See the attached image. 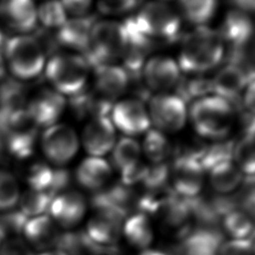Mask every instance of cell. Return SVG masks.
I'll return each mask as SVG.
<instances>
[{"mask_svg":"<svg viewBox=\"0 0 255 255\" xmlns=\"http://www.w3.org/2000/svg\"><path fill=\"white\" fill-rule=\"evenodd\" d=\"M125 214L115 207H97L87 222V238L98 247L109 248L115 245L122 235Z\"/></svg>","mask_w":255,"mask_h":255,"instance_id":"11","label":"cell"},{"mask_svg":"<svg viewBox=\"0 0 255 255\" xmlns=\"http://www.w3.org/2000/svg\"><path fill=\"white\" fill-rule=\"evenodd\" d=\"M252 249H253V255H255V240L252 242Z\"/></svg>","mask_w":255,"mask_h":255,"instance_id":"51","label":"cell"},{"mask_svg":"<svg viewBox=\"0 0 255 255\" xmlns=\"http://www.w3.org/2000/svg\"><path fill=\"white\" fill-rule=\"evenodd\" d=\"M141 0H98L100 13L108 16H118L129 13L139 6Z\"/></svg>","mask_w":255,"mask_h":255,"instance_id":"40","label":"cell"},{"mask_svg":"<svg viewBox=\"0 0 255 255\" xmlns=\"http://www.w3.org/2000/svg\"><path fill=\"white\" fill-rule=\"evenodd\" d=\"M205 170L197 158L177 155L169 167L168 181L176 196L185 200L195 199L204 184Z\"/></svg>","mask_w":255,"mask_h":255,"instance_id":"8","label":"cell"},{"mask_svg":"<svg viewBox=\"0 0 255 255\" xmlns=\"http://www.w3.org/2000/svg\"><path fill=\"white\" fill-rule=\"evenodd\" d=\"M150 125L163 133H174L181 130L187 121L186 103L177 95L158 93L148 101Z\"/></svg>","mask_w":255,"mask_h":255,"instance_id":"7","label":"cell"},{"mask_svg":"<svg viewBox=\"0 0 255 255\" xmlns=\"http://www.w3.org/2000/svg\"><path fill=\"white\" fill-rule=\"evenodd\" d=\"M133 20L138 30L153 42L170 43L180 38L181 18L164 2L154 0L144 3L133 16Z\"/></svg>","mask_w":255,"mask_h":255,"instance_id":"4","label":"cell"},{"mask_svg":"<svg viewBox=\"0 0 255 255\" xmlns=\"http://www.w3.org/2000/svg\"><path fill=\"white\" fill-rule=\"evenodd\" d=\"M38 255H70L67 251L59 249V248H54V249H50L47 251H43L41 253H39Z\"/></svg>","mask_w":255,"mask_h":255,"instance_id":"47","label":"cell"},{"mask_svg":"<svg viewBox=\"0 0 255 255\" xmlns=\"http://www.w3.org/2000/svg\"><path fill=\"white\" fill-rule=\"evenodd\" d=\"M232 161L243 175L255 177V132L243 133L234 142Z\"/></svg>","mask_w":255,"mask_h":255,"instance_id":"29","label":"cell"},{"mask_svg":"<svg viewBox=\"0 0 255 255\" xmlns=\"http://www.w3.org/2000/svg\"><path fill=\"white\" fill-rule=\"evenodd\" d=\"M125 42L126 30L123 22L97 20L91 30L89 45L82 56L93 69L112 64L121 58Z\"/></svg>","mask_w":255,"mask_h":255,"instance_id":"3","label":"cell"},{"mask_svg":"<svg viewBox=\"0 0 255 255\" xmlns=\"http://www.w3.org/2000/svg\"><path fill=\"white\" fill-rule=\"evenodd\" d=\"M20 194L16 177L11 172L0 169V211L13 209L18 204Z\"/></svg>","mask_w":255,"mask_h":255,"instance_id":"38","label":"cell"},{"mask_svg":"<svg viewBox=\"0 0 255 255\" xmlns=\"http://www.w3.org/2000/svg\"><path fill=\"white\" fill-rule=\"evenodd\" d=\"M75 176L82 187L100 191L112 177V166L103 157L89 156L78 165Z\"/></svg>","mask_w":255,"mask_h":255,"instance_id":"25","label":"cell"},{"mask_svg":"<svg viewBox=\"0 0 255 255\" xmlns=\"http://www.w3.org/2000/svg\"><path fill=\"white\" fill-rule=\"evenodd\" d=\"M218 33L222 41L228 43L231 48L243 47L254 38V18L243 10L231 9L225 14Z\"/></svg>","mask_w":255,"mask_h":255,"instance_id":"19","label":"cell"},{"mask_svg":"<svg viewBox=\"0 0 255 255\" xmlns=\"http://www.w3.org/2000/svg\"><path fill=\"white\" fill-rule=\"evenodd\" d=\"M3 41H4V33H3V30H2L1 25H0V47L2 46Z\"/></svg>","mask_w":255,"mask_h":255,"instance_id":"50","label":"cell"},{"mask_svg":"<svg viewBox=\"0 0 255 255\" xmlns=\"http://www.w3.org/2000/svg\"><path fill=\"white\" fill-rule=\"evenodd\" d=\"M25 88L17 80L8 79L0 84V109L14 114L25 109Z\"/></svg>","mask_w":255,"mask_h":255,"instance_id":"34","label":"cell"},{"mask_svg":"<svg viewBox=\"0 0 255 255\" xmlns=\"http://www.w3.org/2000/svg\"><path fill=\"white\" fill-rule=\"evenodd\" d=\"M156 1H160V2H165V1H169V0H156Z\"/></svg>","mask_w":255,"mask_h":255,"instance_id":"52","label":"cell"},{"mask_svg":"<svg viewBox=\"0 0 255 255\" xmlns=\"http://www.w3.org/2000/svg\"><path fill=\"white\" fill-rule=\"evenodd\" d=\"M65 97L54 89L43 88L26 104V112L38 128L56 124L66 107Z\"/></svg>","mask_w":255,"mask_h":255,"instance_id":"17","label":"cell"},{"mask_svg":"<svg viewBox=\"0 0 255 255\" xmlns=\"http://www.w3.org/2000/svg\"><path fill=\"white\" fill-rule=\"evenodd\" d=\"M140 156L141 146L132 137L123 136L116 141L112 149V163L121 173L123 184L128 186L141 181L145 165Z\"/></svg>","mask_w":255,"mask_h":255,"instance_id":"12","label":"cell"},{"mask_svg":"<svg viewBox=\"0 0 255 255\" xmlns=\"http://www.w3.org/2000/svg\"><path fill=\"white\" fill-rule=\"evenodd\" d=\"M0 244H1V240H0Z\"/></svg>","mask_w":255,"mask_h":255,"instance_id":"53","label":"cell"},{"mask_svg":"<svg viewBox=\"0 0 255 255\" xmlns=\"http://www.w3.org/2000/svg\"><path fill=\"white\" fill-rule=\"evenodd\" d=\"M141 146V153L151 163H162L172 153V144L165 133L149 128L144 135Z\"/></svg>","mask_w":255,"mask_h":255,"instance_id":"30","label":"cell"},{"mask_svg":"<svg viewBox=\"0 0 255 255\" xmlns=\"http://www.w3.org/2000/svg\"><path fill=\"white\" fill-rule=\"evenodd\" d=\"M247 83L248 79L244 72L236 65L228 63L211 79V90L213 95L232 104L242 96Z\"/></svg>","mask_w":255,"mask_h":255,"instance_id":"24","label":"cell"},{"mask_svg":"<svg viewBox=\"0 0 255 255\" xmlns=\"http://www.w3.org/2000/svg\"><path fill=\"white\" fill-rule=\"evenodd\" d=\"M188 77H180L175 86L176 94L185 103H192L202 97L210 95L211 79L201 76L202 74H187Z\"/></svg>","mask_w":255,"mask_h":255,"instance_id":"32","label":"cell"},{"mask_svg":"<svg viewBox=\"0 0 255 255\" xmlns=\"http://www.w3.org/2000/svg\"><path fill=\"white\" fill-rule=\"evenodd\" d=\"M89 71L90 66L82 55L56 54L48 61L45 75L54 90L73 96L86 88Z\"/></svg>","mask_w":255,"mask_h":255,"instance_id":"5","label":"cell"},{"mask_svg":"<svg viewBox=\"0 0 255 255\" xmlns=\"http://www.w3.org/2000/svg\"><path fill=\"white\" fill-rule=\"evenodd\" d=\"M184 18L198 26H205L214 16L217 0H178Z\"/></svg>","mask_w":255,"mask_h":255,"instance_id":"33","label":"cell"},{"mask_svg":"<svg viewBox=\"0 0 255 255\" xmlns=\"http://www.w3.org/2000/svg\"><path fill=\"white\" fill-rule=\"evenodd\" d=\"M234 106L216 95H207L191 103L188 117L196 133L212 140L225 139L235 124Z\"/></svg>","mask_w":255,"mask_h":255,"instance_id":"2","label":"cell"},{"mask_svg":"<svg viewBox=\"0 0 255 255\" xmlns=\"http://www.w3.org/2000/svg\"><path fill=\"white\" fill-rule=\"evenodd\" d=\"M28 218L18 209L13 211H0V240L18 237L22 232Z\"/></svg>","mask_w":255,"mask_h":255,"instance_id":"39","label":"cell"},{"mask_svg":"<svg viewBox=\"0 0 255 255\" xmlns=\"http://www.w3.org/2000/svg\"><path fill=\"white\" fill-rule=\"evenodd\" d=\"M79 137L72 127L55 124L48 127L41 136V147L46 158L62 166L73 159L79 149Z\"/></svg>","mask_w":255,"mask_h":255,"instance_id":"10","label":"cell"},{"mask_svg":"<svg viewBox=\"0 0 255 255\" xmlns=\"http://www.w3.org/2000/svg\"><path fill=\"white\" fill-rule=\"evenodd\" d=\"M177 62L171 57L156 55L149 57L141 70V78L151 92L167 93L175 88L181 74Z\"/></svg>","mask_w":255,"mask_h":255,"instance_id":"15","label":"cell"},{"mask_svg":"<svg viewBox=\"0 0 255 255\" xmlns=\"http://www.w3.org/2000/svg\"><path fill=\"white\" fill-rule=\"evenodd\" d=\"M208 172L211 187L221 194L234 191L241 184L244 176L232 160L219 163Z\"/></svg>","mask_w":255,"mask_h":255,"instance_id":"28","label":"cell"},{"mask_svg":"<svg viewBox=\"0 0 255 255\" xmlns=\"http://www.w3.org/2000/svg\"><path fill=\"white\" fill-rule=\"evenodd\" d=\"M6 75V63L2 55L0 54V81L4 79Z\"/></svg>","mask_w":255,"mask_h":255,"instance_id":"49","label":"cell"},{"mask_svg":"<svg viewBox=\"0 0 255 255\" xmlns=\"http://www.w3.org/2000/svg\"><path fill=\"white\" fill-rule=\"evenodd\" d=\"M97 21L94 15L73 17L56 32L60 46L84 53L89 45L91 30Z\"/></svg>","mask_w":255,"mask_h":255,"instance_id":"23","label":"cell"},{"mask_svg":"<svg viewBox=\"0 0 255 255\" xmlns=\"http://www.w3.org/2000/svg\"><path fill=\"white\" fill-rule=\"evenodd\" d=\"M122 235L132 247L147 249L153 241V229L149 217L143 212L128 216L123 223Z\"/></svg>","mask_w":255,"mask_h":255,"instance_id":"26","label":"cell"},{"mask_svg":"<svg viewBox=\"0 0 255 255\" xmlns=\"http://www.w3.org/2000/svg\"><path fill=\"white\" fill-rule=\"evenodd\" d=\"M0 255H34L30 245L20 236L1 241Z\"/></svg>","mask_w":255,"mask_h":255,"instance_id":"43","label":"cell"},{"mask_svg":"<svg viewBox=\"0 0 255 255\" xmlns=\"http://www.w3.org/2000/svg\"><path fill=\"white\" fill-rule=\"evenodd\" d=\"M82 143L90 156L102 157L116 143V128L109 117L91 119L82 132Z\"/></svg>","mask_w":255,"mask_h":255,"instance_id":"18","label":"cell"},{"mask_svg":"<svg viewBox=\"0 0 255 255\" xmlns=\"http://www.w3.org/2000/svg\"><path fill=\"white\" fill-rule=\"evenodd\" d=\"M22 234L31 248L39 249L41 252L58 248L62 237L59 226L46 214L28 218Z\"/></svg>","mask_w":255,"mask_h":255,"instance_id":"20","label":"cell"},{"mask_svg":"<svg viewBox=\"0 0 255 255\" xmlns=\"http://www.w3.org/2000/svg\"><path fill=\"white\" fill-rule=\"evenodd\" d=\"M234 141L229 139L214 140L210 145H205L200 157L199 162L205 171L210 170L215 165L232 160Z\"/></svg>","mask_w":255,"mask_h":255,"instance_id":"36","label":"cell"},{"mask_svg":"<svg viewBox=\"0 0 255 255\" xmlns=\"http://www.w3.org/2000/svg\"><path fill=\"white\" fill-rule=\"evenodd\" d=\"M4 60L11 73L19 80H31L40 75L45 65V54L37 41L29 35L10 38L4 48Z\"/></svg>","mask_w":255,"mask_h":255,"instance_id":"6","label":"cell"},{"mask_svg":"<svg viewBox=\"0 0 255 255\" xmlns=\"http://www.w3.org/2000/svg\"><path fill=\"white\" fill-rule=\"evenodd\" d=\"M37 19L42 27L47 29H59L67 18V12L60 0H46L37 8Z\"/></svg>","mask_w":255,"mask_h":255,"instance_id":"37","label":"cell"},{"mask_svg":"<svg viewBox=\"0 0 255 255\" xmlns=\"http://www.w3.org/2000/svg\"><path fill=\"white\" fill-rule=\"evenodd\" d=\"M241 102L246 112L255 117V78L248 81L242 93Z\"/></svg>","mask_w":255,"mask_h":255,"instance_id":"45","label":"cell"},{"mask_svg":"<svg viewBox=\"0 0 255 255\" xmlns=\"http://www.w3.org/2000/svg\"><path fill=\"white\" fill-rule=\"evenodd\" d=\"M94 90L112 102L124 95L128 89V74L121 66L107 64L94 69Z\"/></svg>","mask_w":255,"mask_h":255,"instance_id":"22","label":"cell"},{"mask_svg":"<svg viewBox=\"0 0 255 255\" xmlns=\"http://www.w3.org/2000/svg\"><path fill=\"white\" fill-rule=\"evenodd\" d=\"M225 55L218 31L198 26L181 39L177 64L185 74H204L216 68Z\"/></svg>","mask_w":255,"mask_h":255,"instance_id":"1","label":"cell"},{"mask_svg":"<svg viewBox=\"0 0 255 255\" xmlns=\"http://www.w3.org/2000/svg\"><path fill=\"white\" fill-rule=\"evenodd\" d=\"M49 216L59 228L71 229L76 227L85 217L87 200L76 190H64L56 194L49 205Z\"/></svg>","mask_w":255,"mask_h":255,"instance_id":"16","label":"cell"},{"mask_svg":"<svg viewBox=\"0 0 255 255\" xmlns=\"http://www.w3.org/2000/svg\"><path fill=\"white\" fill-rule=\"evenodd\" d=\"M0 19L15 32L29 33L37 27V7L33 0H0Z\"/></svg>","mask_w":255,"mask_h":255,"instance_id":"21","label":"cell"},{"mask_svg":"<svg viewBox=\"0 0 255 255\" xmlns=\"http://www.w3.org/2000/svg\"><path fill=\"white\" fill-rule=\"evenodd\" d=\"M67 13L74 17L85 16L88 14L93 0H60Z\"/></svg>","mask_w":255,"mask_h":255,"instance_id":"44","label":"cell"},{"mask_svg":"<svg viewBox=\"0 0 255 255\" xmlns=\"http://www.w3.org/2000/svg\"><path fill=\"white\" fill-rule=\"evenodd\" d=\"M222 226L232 239H250L255 231L254 219L239 208H232L222 216Z\"/></svg>","mask_w":255,"mask_h":255,"instance_id":"31","label":"cell"},{"mask_svg":"<svg viewBox=\"0 0 255 255\" xmlns=\"http://www.w3.org/2000/svg\"><path fill=\"white\" fill-rule=\"evenodd\" d=\"M218 255H253L250 239H229L222 241Z\"/></svg>","mask_w":255,"mask_h":255,"instance_id":"42","label":"cell"},{"mask_svg":"<svg viewBox=\"0 0 255 255\" xmlns=\"http://www.w3.org/2000/svg\"><path fill=\"white\" fill-rule=\"evenodd\" d=\"M123 24L126 30L125 47L120 58L123 61V68L129 77L140 76L142 67L153 47V41L138 30L133 17L126 18Z\"/></svg>","mask_w":255,"mask_h":255,"instance_id":"13","label":"cell"},{"mask_svg":"<svg viewBox=\"0 0 255 255\" xmlns=\"http://www.w3.org/2000/svg\"><path fill=\"white\" fill-rule=\"evenodd\" d=\"M32 37L37 41V43L40 45L42 48L45 56L46 55H51L54 56L57 54L60 44L57 40L56 33H52L50 29L44 28V27H36L33 31Z\"/></svg>","mask_w":255,"mask_h":255,"instance_id":"41","label":"cell"},{"mask_svg":"<svg viewBox=\"0 0 255 255\" xmlns=\"http://www.w3.org/2000/svg\"><path fill=\"white\" fill-rule=\"evenodd\" d=\"M38 127L28 116L26 109L14 113L3 136L5 150L17 159H25L34 152Z\"/></svg>","mask_w":255,"mask_h":255,"instance_id":"9","label":"cell"},{"mask_svg":"<svg viewBox=\"0 0 255 255\" xmlns=\"http://www.w3.org/2000/svg\"><path fill=\"white\" fill-rule=\"evenodd\" d=\"M221 236L207 229H198L185 235L181 244L182 255H218Z\"/></svg>","mask_w":255,"mask_h":255,"instance_id":"27","label":"cell"},{"mask_svg":"<svg viewBox=\"0 0 255 255\" xmlns=\"http://www.w3.org/2000/svg\"><path fill=\"white\" fill-rule=\"evenodd\" d=\"M241 210L250 215L253 219L255 218V186L250 188L247 193L243 194L240 199Z\"/></svg>","mask_w":255,"mask_h":255,"instance_id":"46","label":"cell"},{"mask_svg":"<svg viewBox=\"0 0 255 255\" xmlns=\"http://www.w3.org/2000/svg\"><path fill=\"white\" fill-rule=\"evenodd\" d=\"M139 255H167L166 253H164L163 251L157 250V249H152V248H147L142 250Z\"/></svg>","mask_w":255,"mask_h":255,"instance_id":"48","label":"cell"},{"mask_svg":"<svg viewBox=\"0 0 255 255\" xmlns=\"http://www.w3.org/2000/svg\"><path fill=\"white\" fill-rule=\"evenodd\" d=\"M112 123L125 135L132 137L150 128V120L144 103L136 99H124L114 104Z\"/></svg>","mask_w":255,"mask_h":255,"instance_id":"14","label":"cell"},{"mask_svg":"<svg viewBox=\"0 0 255 255\" xmlns=\"http://www.w3.org/2000/svg\"><path fill=\"white\" fill-rule=\"evenodd\" d=\"M52 197L45 191L28 188L21 192L18 200V210L27 218L45 214Z\"/></svg>","mask_w":255,"mask_h":255,"instance_id":"35","label":"cell"}]
</instances>
